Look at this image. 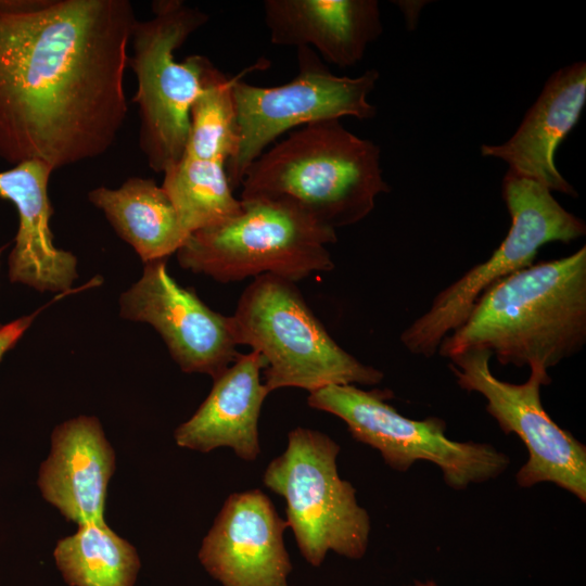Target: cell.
Listing matches in <instances>:
<instances>
[{
	"label": "cell",
	"mask_w": 586,
	"mask_h": 586,
	"mask_svg": "<svg viewBox=\"0 0 586 586\" xmlns=\"http://www.w3.org/2000/svg\"><path fill=\"white\" fill-rule=\"evenodd\" d=\"M128 0H0V158L93 160L127 117Z\"/></svg>",
	"instance_id": "6da1fadb"
},
{
	"label": "cell",
	"mask_w": 586,
	"mask_h": 586,
	"mask_svg": "<svg viewBox=\"0 0 586 586\" xmlns=\"http://www.w3.org/2000/svg\"><path fill=\"white\" fill-rule=\"evenodd\" d=\"M586 344V246L523 268L487 289L437 353L450 358L472 349L500 365L548 370Z\"/></svg>",
	"instance_id": "7a4b0ae2"
},
{
	"label": "cell",
	"mask_w": 586,
	"mask_h": 586,
	"mask_svg": "<svg viewBox=\"0 0 586 586\" xmlns=\"http://www.w3.org/2000/svg\"><path fill=\"white\" fill-rule=\"evenodd\" d=\"M380 154L374 142L348 131L340 119L307 124L247 167L241 200L285 201L332 230L354 225L391 190Z\"/></svg>",
	"instance_id": "3957f363"
},
{
	"label": "cell",
	"mask_w": 586,
	"mask_h": 586,
	"mask_svg": "<svg viewBox=\"0 0 586 586\" xmlns=\"http://www.w3.org/2000/svg\"><path fill=\"white\" fill-rule=\"evenodd\" d=\"M231 317L237 345H247L266 362L270 393L328 385H375L383 372L344 351L307 306L295 282L276 275L254 278Z\"/></svg>",
	"instance_id": "277c9868"
},
{
	"label": "cell",
	"mask_w": 586,
	"mask_h": 586,
	"mask_svg": "<svg viewBox=\"0 0 586 586\" xmlns=\"http://www.w3.org/2000/svg\"><path fill=\"white\" fill-rule=\"evenodd\" d=\"M241 201L239 215L187 238L176 252L182 268L220 283L266 273L296 282L334 268L327 244L336 242L335 230L285 201Z\"/></svg>",
	"instance_id": "5b68a950"
},
{
	"label": "cell",
	"mask_w": 586,
	"mask_h": 586,
	"mask_svg": "<svg viewBox=\"0 0 586 586\" xmlns=\"http://www.w3.org/2000/svg\"><path fill=\"white\" fill-rule=\"evenodd\" d=\"M153 16L133 25L128 66L137 79L139 145L149 167L164 173L183 156L190 110L201 92L208 59L175 51L208 21V15L181 0H156Z\"/></svg>",
	"instance_id": "8992f818"
},
{
	"label": "cell",
	"mask_w": 586,
	"mask_h": 586,
	"mask_svg": "<svg viewBox=\"0 0 586 586\" xmlns=\"http://www.w3.org/2000/svg\"><path fill=\"white\" fill-rule=\"evenodd\" d=\"M502 198L511 218L506 238L487 260L441 291L429 309L402 332L400 342L411 354L435 355L442 340L466 320L479 297L498 281L533 265L543 245L569 243L586 233L585 222L533 179L508 170Z\"/></svg>",
	"instance_id": "52a82bcc"
},
{
	"label": "cell",
	"mask_w": 586,
	"mask_h": 586,
	"mask_svg": "<svg viewBox=\"0 0 586 586\" xmlns=\"http://www.w3.org/2000/svg\"><path fill=\"white\" fill-rule=\"evenodd\" d=\"M340 446L327 434L296 428L283 454L267 466L263 482L286 502V522L298 549L313 566L329 551L349 559L364 557L370 520L353 485L337 473Z\"/></svg>",
	"instance_id": "ba28073f"
},
{
	"label": "cell",
	"mask_w": 586,
	"mask_h": 586,
	"mask_svg": "<svg viewBox=\"0 0 586 586\" xmlns=\"http://www.w3.org/2000/svg\"><path fill=\"white\" fill-rule=\"evenodd\" d=\"M297 75L284 85L258 87L242 80L245 73L268 66L266 61L245 68L234 81L238 144L226 165L232 189L241 186L247 167L285 131L344 116H375L377 107L368 95L380 77L378 71L368 69L357 77L334 75L307 47L297 49Z\"/></svg>",
	"instance_id": "9c48e42d"
},
{
	"label": "cell",
	"mask_w": 586,
	"mask_h": 586,
	"mask_svg": "<svg viewBox=\"0 0 586 586\" xmlns=\"http://www.w3.org/2000/svg\"><path fill=\"white\" fill-rule=\"evenodd\" d=\"M387 394L353 384L328 385L309 393L308 405L342 419L355 440L379 450L398 471L419 460L430 461L441 469L450 487L462 489L506 470L509 458L505 454L485 443L448 438L440 418H406L385 402Z\"/></svg>",
	"instance_id": "30bf717a"
},
{
	"label": "cell",
	"mask_w": 586,
	"mask_h": 586,
	"mask_svg": "<svg viewBox=\"0 0 586 586\" xmlns=\"http://www.w3.org/2000/svg\"><path fill=\"white\" fill-rule=\"evenodd\" d=\"M491 358L487 351L463 352L449 358V369L461 388L485 398L486 411L506 434L514 433L524 443L528 458L517 473L518 484L551 482L585 502L586 448L542 404L540 387L551 382L548 370L532 365L526 382L509 383L493 374Z\"/></svg>",
	"instance_id": "8fae6325"
},
{
	"label": "cell",
	"mask_w": 586,
	"mask_h": 586,
	"mask_svg": "<svg viewBox=\"0 0 586 586\" xmlns=\"http://www.w3.org/2000/svg\"><path fill=\"white\" fill-rule=\"evenodd\" d=\"M144 265L142 277L119 298L120 316L152 324L182 371L215 379L239 355L231 317L214 311L177 283L166 259Z\"/></svg>",
	"instance_id": "7c38bea8"
},
{
	"label": "cell",
	"mask_w": 586,
	"mask_h": 586,
	"mask_svg": "<svg viewBox=\"0 0 586 586\" xmlns=\"http://www.w3.org/2000/svg\"><path fill=\"white\" fill-rule=\"evenodd\" d=\"M288 527L260 489L231 494L203 539L199 560L222 586H289Z\"/></svg>",
	"instance_id": "4fadbf2b"
},
{
	"label": "cell",
	"mask_w": 586,
	"mask_h": 586,
	"mask_svg": "<svg viewBox=\"0 0 586 586\" xmlns=\"http://www.w3.org/2000/svg\"><path fill=\"white\" fill-rule=\"evenodd\" d=\"M585 102L586 64L563 66L546 81L514 135L501 144H483L481 154L505 161L508 170L551 192L576 198L574 188L559 173L555 154L576 125Z\"/></svg>",
	"instance_id": "5bb4252c"
},
{
	"label": "cell",
	"mask_w": 586,
	"mask_h": 586,
	"mask_svg": "<svg viewBox=\"0 0 586 586\" xmlns=\"http://www.w3.org/2000/svg\"><path fill=\"white\" fill-rule=\"evenodd\" d=\"M115 454L95 417L79 416L58 425L51 451L41 463L43 498L78 525L104 521L107 485Z\"/></svg>",
	"instance_id": "9a60e30c"
},
{
	"label": "cell",
	"mask_w": 586,
	"mask_h": 586,
	"mask_svg": "<svg viewBox=\"0 0 586 586\" xmlns=\"http://www.w3.org/2000/svg\"><path fill=\"white\" fill-rule=\"evenodd\" d=\"M263 7L273 44L316 48L342 68L356 65L383 31L377 0H266Z\"/></svg>",
	"instance_id": "2e32d148"
},
{
	"label": "cell",
	"mask_w": 586,
	"mask_h": 586,
	"mask_svg": "<svg viewBox=\"0 0 586 586\" xmlns=\"http://www.w3.org/2000/svg\"><path fill=\"white\" fill-rule=\"evenodd\" d=\"M52 171L36 161L0 171V198L11 201L18 214L15 245L9 258L10 280L40 292L66 291L77 278L76 257L52 242L48 194Z\"/></svg>",
	"instance_id": "e0dca14e"
},
{
	"label": "cell",
	"mask_w": 586,
	"mask_h": 586,
	"mask_svg": "<svg viewBox=\"0 0 586 586\" xmlns=\"http://www.w3.org/2000/svg\"><path fill=\"white\" fill-rule=\"evenodd\" d=\"M266 362L254 351L240 354L214 380L194 415L175 431L178 446L202 453L230 447L246 461L260 454L258 420L269 394L260 380Z\"/></svg>",
	"instance_id": "ac0fdd59"
},
{
	"label": "cell",
	"mask_w": 586,
	"mask_h": 586,
	"mask_svg": "<svg viewBox=\"0 0 586 586\" xmlns=\"http://www.w3.org/2000/svg\"><path fill=\"white\" fill-rule=\"evenodd\" d=\"M88 198L144 264L167 259L188 238L170 199L153 179L131 177L117 189L95 188Z\"/></svg>",
	"instance_id": "d6986e66"
},
{
	"label": "cell",
	"mask_w": 586,
	"mask_h": 586,
	"mask_svg": "<svg viewBox=\"0 0 586 586\" xmlns=\"http://www.w3.org/2000/svg\"><path fill=\"white\" fill-rule=\"evenodd\" d=\"M53 558L69 586H135L141 566L136 548L104 521L78 525L56 543Z\"/></svg>",
	"instance_id": "ffe728a7"
},
{
	"label": "cell",
	"mask_w": 586,
	"mask_h": 586,
	"mask_svg": "<svg viewBox=\"0 0 586 586\" xmlns=\"http://www.w3.org/2000/svg\"><path fill=\"white\" fill-rule=\"evenodd\" d=\"M162 188L170 199L186 234L220 225L242 212L226 164L183 155L166 169Z\"/></svg>",
	"instance_id": "44dd1931"
},
{
	"label": "cell",
	"mask_w": 586,
	"mask_h": 586,
	"mask_svg": "<svg viewBox=\"0 0 586 586\" xmlns=\"http://www.w3.org/2000/svg\"><path fill=\"white\" fill-rule=\"evenodd\" d=\"M243 72L228 78L208 60L201 92L190 110V129L183 155L226 165L233 156L238 125L232 86Z\"/></svg>",
	"instance_id": "7402d4cb"
},
{
	"label": "cell",
	"mask_w": 586,
	"mask_h": 586,
	"mask_svg": "<svg viewBox=\"0 0 586 586\" xmlns=\"http://www.w3.org/2000/svg\"><path fill=\"white\" fill-rule=\"evenodd\" d=\"M36 313L0 326V359L20 340L30 326Z\"/></svg>",
	"instance_id": "603a6c76"
},
{
	"label": "cell",
	"mask_w": 586,
	"mask_h": 586,
	"mask_svg": "<svg viewBox=\"0 0 586 586\" xmlns=\"http://www.w3.org/2000/svg\"><path fill=\"white\" fill-rule=\"evenodd\" d=\"M411 586H438L436 583L428 581V582H416Z\"/></svg>",
	"instance_id": "cb8c5ba5"
},
{
	"label": "cell",
	"mask_w": 586,
	"mask_h": 586,
	"mask_svg": "<svg viewBox=\"0 0 586 586\" xmlns=\"http://www.w3.org/2000/svg\"><path fill=\"white\" fill-rule=\"evenodd\" d=\"M1 251H2V249H0V254H1Z\"/></svg>",
	"instance_id": "d4e9b609"
}]
</instances>
